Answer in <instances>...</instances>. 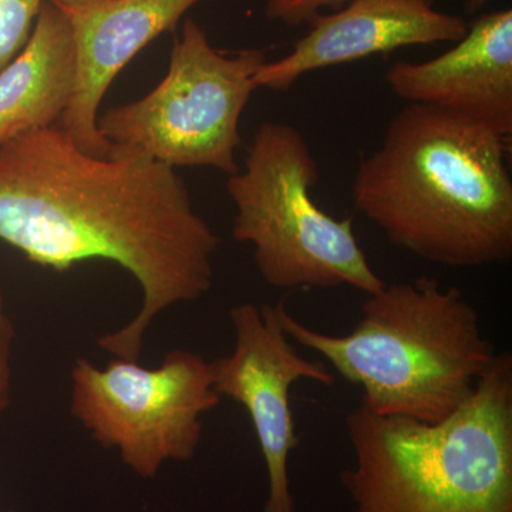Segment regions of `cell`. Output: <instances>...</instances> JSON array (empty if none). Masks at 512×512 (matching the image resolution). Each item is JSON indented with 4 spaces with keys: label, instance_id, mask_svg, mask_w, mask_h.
Returning <instances> with one entry per match:
<instances>
[{
    "label": "cell",
    "instance_id": "6da1fadb",
    "mask_svg": "<svg viewBox=\"0 0 512 512\" xmlns=\"http://www.w3.org/2000/svg\"><path fill=\"white\" fill-rule=\"evenodd\" d=\"M0 242L56 272L103 259L133 275L140 311L97 345L138 362L160 313L210 291L221 238L175 168L114 146L94 156L53 126L0 144Z\"/></svg>",
    "mask_w": 512,
    "mask_h": 512
},
{
    "label": "cell",
    "instance_id": "7a4b0ae2",
    "mask_svg": "<svg viewBox=\"0 0 512 512\" xmlns=\"http://www.w3.org/2000/svg\"><path fill=\"white\" fill-rule=\"evenodd\" d=\"M510 138L407 104L353 180L356 210L394 247L431 264L478 268L512 255Z\"/></svg>",
    "mask_w": 512,
    "mask_h": 512
},
{
    "label": "cell",
    "instance_id": "3957f363",
    "mask_svg": "<svg viewBox=\"0 0 512 512\" xmlns=\"http://www.w3.org/2000/svg\"><path fill=\"white\" fill-rule=\"evenodd\" d=\"M288 338L319 353L379 416L440 423L476 390L497 356L477 309L460 289L437 279L384 284L366 295L362 318L348 335H329L299 322L276 303Z\"/></svg>",
    "mask_w": 512,
    "mask_h": 512
},
{
    "label": "cell",
    "instance_id": "277c9868",
    "mask_svg": "<svg viewBox=\"0 0 512 512\" xmlns=\"http://www.w3.org/2000/svg\"><path fill=\"white\" fill-rule=\"evenodd\" d=\"M350 512H512V355L497 353L466 403L440 423L379 416L362 402L345 419Z\"/></svg>",
    "mask_w": 512,
    "mask_h": 512
},
{
    "label": "cell",
    "instance_id": "5b68a950",
    "mask_svg": "<svg viewBox=\"0 0 512 512\" xmlns=\"http://www.w3.org/2000/svg\"><path fill=\"white\" fill-rule=\"evenodd\" d=\"M318 180V163L301 131L262 123L244 170L228 175L232 235L251 245L259 274L274 288L379 291L386 282L357 242L352 218L338 220L313 200Z\"/></svg>",
    "mask_w": 512,
    "mask_h": 512
},
{
    "label": "cell",
    "instance_id": "8992f818",
    "mask_svg": "<svg viewBox=\"0 0 512 512\" xmlns=\"http://www.w3.org/2000/svg\"><path fill=\"white\" fill-rule=\"evenodd\" d=\"M266 62L261 49L220 52L205 30L187 19L164 79L141 99L101 114V136L111 146L175 170L205 167L238 173L239 121Z\"/></svg>",
    "mask_w": 512,
    "mask_h": 512
},
{
    "label": "cell",
    "instance_id": "52a82bcc",
    "mask_svg": "<svg viewBox=\"0 0 512 512\" xmlns=\"http://www.w3.org/2000/svg\"><path fill=\"white\" fill-rule=\"evenodd\" d=\"M70 376V414L146 480L168 461L194 458L202 420L221 403L211 362L191 350H170L156 369L121 357L101 369L80 357Z\"/></svg>",
    "mask_w": 512,
    "mask_h": 512
},
{
    "label": "cell",
    "instance_id": "ba28073f",
    "mask_svg": "<svg viewBox=\"0 0 512 512\" xmlns=\"http://www.w3.org/2000/svg\"><path fill=\"white\" fill-rule=\"evenodd\" d=\"M234 350L211 362L215 392L247 410L268 477L264 512H295L289 460L299 437L291 390L299 380L332 386L335 375L322 359L302 356L286 335L276 305L239 303L229 311Z\"/></svg>",
    "mask_w": 512,
    "mask_h": 512
},
{
    "label": "cell",
    "instance_id": "9c48e42d",
    "mask_svg": "<svg viewBox=\"0 0 512 512\" xmlns=\"http://www.w3.org/2000/svg\"><path fill=\"white\" fill-rule=\"evenodd\" d=\"M292 52L266 62L258 89L286 92L305 74L409 46L456 43L466 20L420 0H353L330 15L316 16Z\"/></svg>",
    "mask_w": 512,
    "mask_h": 512
},
{
    "label": "cell",
    "instance_id": "30bf717a",
    "mask_svg": "<svg viewBox=\"0 0 512 512\" xmlns=\"http://www.w3.org/2000/svg\"><path fill=\"white\" fill-rule=\"evenodd\" d=\"M387 86L423 104L512 136V10L487 13L446 53L427 62H397Z\"/></svg>",
    "mask_w": 512,
    "mask_h": 512
},
{
    "label": "cell",
    "instance_id": "8fae6325",
    "mask_svg": "<svg viewBox=\"0 0 512 512\" xmlns=\"http://www.w3.org/2000/svg\"><path fill=\"white\" fill-rule=\"evenodd\" d=\"M201 0H113L84 9H64L76 47L72 100L57 124L74 143L94 156L110 154L99 130V111L111 83L147 45Z\"/></svg>",
    "mask_w": 512,
    "mask_h": 512
},
{
    "label": "cell",
    "instance_id": "7c38bea8",
    "mask_svg": "<svg viewBox=\"0 0 512 512\" xmlns=\"http://www.w3.org/2000/svg\"><path fill=\"white\" fill-rule=\"evenodd\" d=\"M76 47L62 6L46 0L25 47L0 70V144L57 126L72 100Z\"/></svg>",
    "mask_w": 512,
    "mask_h": 512
},
{
    "label": "cell",
    "instance_id": "4fadbf2b",
    "mask_svg": "<svg viewBox=\"0 0 512 512\" xmlns=\"http://www.w3.org/2000/svg\"><path fill=\"white\" fill-rule=\"evenodd\" d=\"M46 0H0V70L28 42L30 33Z\"/></svg>",
    "mask_w": 512,
    "mask_h": 512
},
{
    "label": "cell",
    "instance_id": "5bb4252c",
    "mask_svg": "<svg viewBox=\"0 0 512 512\" xmlns=\"http://www.w3.org/2000/svg\"><path fill=\"white\" fill-rule=\"evenodd\" d=\"M265 6L266 18L288 26L309 23L322 13L323 9H342L353 0H261ZM433 5L434 0H420Z\"/></svg>",
    "mask_w": 512,
    "mask_h": 512
},
{
    "label": "cell",
    "instance_id": "9a60e30c",
    "mask_svg": "<svg viewBox=\"0 0 512 512\" xmlns=\"http://www.w3.org/2000/svg\"><path fill=\"white\" fill-rule=\"evenodd\" d=\"M16 329L10 318L5 295L0 288V417L12 402V357Z\"/></svg>",
    "mask_w": 512,
    "mask_h": 512
},
{
    "label": "cell",
    "instance_id": "2e32d148",
    "mask_svg": "<svg viewBox=\"0 0 512 512\" xmlns=\"http://www.w3.org/2000/svg\"><path fill=\"white\" fill-rule=\"evenodd\" d=\"M53 2L62 6L64 9H84L113 2V0H53Z\"/></svg>",
    "mask_w": 512,
    "mask_h": 512
},
{
    "label": "cell",
    "instance_id": "e0dca14e",
    "mask_svg": "<svg viewBox=\"0 0 512 512\" xmlns=\"http://www.w3.org/2000/svg\"><path fill=\"white\" fill-rule=\"evenodd\" d=\"M494 0H466V12L473 15V13L480 12L485 6L490 5Z\"/></svg>",
    "mask_w": 512,
    "mask_h": 512
},
{
    "label": "cell",
    "instance_id": "ac0fdd59",
    "mask_svg": "<svg viewBox=\"0 0 512 512\" xmlns=\"http://www.w3.org/2000/svg\"><path fill=\"white\" fill-rule=\"evenodd\" d=\"M8 512H15V511H8Z\"/></svg>",
    "mask_w": 512,
    "mask_h": 512
}]
</instances>
